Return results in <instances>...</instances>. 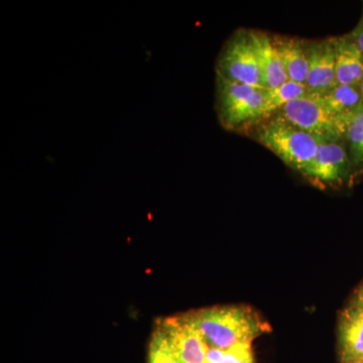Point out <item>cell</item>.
I'll return each mask as SVG.
<instances>
[{"label":"cell","instance_id":"8992f818","mask_svg":"<svg viewBox=\"0 0 363 363\" xmlns=\"http://www.w3.org/2000/svg\"><path fill=\"white\" fill-rule=\"evenodd\" d=\"M155 332L182 363H205L207 346L185 315L159 320Z\"/></svg>","mask_w":363,"mask_h":363},{"label":"cell","instance_id":"2e32d148","mask_svg":"<svg viewBox=\"0 0 363 363\" xmlns=\"http://www.w3.org/2000/svg\"><path fill=\"white\" fill-rule=\"evenodd\" d=\"M149 363H182L164 339L154 332L150 343Z\"/></svg>","mask_w":363,"mask_h":363},{"label":"cell","instance_id":"ba28073f","mask_svg":"<svg viewBox=\"0 0 363 363\" xmlns=\"http://www.w3.org/2000/svg\"><path fill=\"white\" fill-rule=\"evenodd\" d=\"M337 84L335 38L310 42L306 87L311 95H321Z\"/></svg>","mask_w":363,"mask_h":363},{"label":"cell","instance_id":"7c38bea8","mask_svg":"<svg viewBox=\"0 0 363 363\" xmlns=\"http://www.w3.org/2000/svg\"><path fill=\"white\" fill-rule=\"evenodd\" d=\"M340 344L346 363L363 359V309L357 306L344 312L340 324Z\"/></svg>","mask_w":363,"mask_h":363},{"label":"cell","instance_id":"ffe728a7","mask_svg":"<svg viewBox=\"0 0 363 363\" xmlns=\"http://www.w3.org/2000/svg\"><path fill=\"white\" fill-rule=\"evenodd\" d=\"M348 363H363V359L354 360V362H350Z\"/></svg>","mask_w":363,"mask_h":363},{"label":"cell","instance_id":"8fae6325","mask_svg":"<svg viewBox=\"0 0 363 363\" xmlns=\"http://www.w3.org/2000/svg\"><path fill=\"white\" fill-rule=\"evenodd\" d=\"M336 77L340 85H360L363 81V54L350 35L335 38Z\"/></svg>","mask_w":363,"mask_h":363},{"label":"cell","instance_id":"5bb4252c","mask_svg":"<svg viewBox=\"0 0 363 363\" xmlns=\"http://www.w3.org/2000/svg\"><path fill=\"white\" fill-rule=\"evenodd\" d=\"M311 93L305 84L290 80L279 87L266 89V109H264L266 121L274 116L286 104L295 100L309 97Z\"/></svg>","mask_w":363,"mask_h":363},{"label":"cell","instance_id":"9a60e30c","mask_svg":"<svg viewBox=\"0 0 363 363\" xmlns=\"http://www.w3.org/2000/svg\"><path fill=\"white\" fill-rule=\"evenodd\" d=\"M345 142L348 143L351 164L363 167V108L347 117Z\"/></svg>","mask_w":363,"mask_h":363},{"label":"cell","instance_id":"30bf717a","mask_svg":"<svg viewBox=\"0 0 363 363\" xmlns=\"http://www.w3.org/2000/svg\"><path fill=\"white\" fill-rule=\"evenodd\" d=\"M272 40L289 80L305 84L309 69L310 42L286 35H274Z\"/></svg>","mask_w":363,"mask_h":363},{"label":"cell","instance_id":"e0dca14e","mask_svg":"<svg viewBox=\"0 0 363 363\" xmlns=\"http://www.w3.org/2000/svg\"><path fill=\"white\" fill-rule=\"evenodd\" d=\"M217 363H255L252 344H240L228 350L222 351Z\"/></svg>","mask_w":363,"mask_h":363},{"label":"cell","instance_id":"52a82bcc","mask_svg":"<svg viewBox=\"0 0 363 363\" xmlns=\"http://www.w3.org/2000/svg\"><path fill=\"white\" fill-rule=\"evenodd\" d=\"M351 166L344 140H319L316 156L302 174L320 184L340 183L350 173Z\"/></svg>","mask_w":363,"mask_h":363},{"label":"cell","instance_id":"3957f363","mask_svg":"<svg viewBox=\"0 0 363 363\" xmlns=\"http://www.w3.org/2000/svg\"><path fill=\"white\" fill-rule=\"evenodd\" d=\"M266 88L216 78V111L228 130H240L266 119Z\"/></svg>","mask_w":363,"mask_h":363},{"label":"cell","instance_id":"9c48e42d","mask_svg":"<svg viewBox=\"0 0 363 363\" xmlns=\"http://www.w3.org/2000/svg\"><path fill=\"white\" fill-rule=\"evenodd\" d=\"M252 33L259 58L262 86L266 89H272L283 85L289 79L272 35L255 30H252Z\"/></svg>","mask_w":363,"mask_h":363},{"label":"cell","instance_id":"277c9868","mask_svg":"<svg viewBox=\"0 0 363 363\" xmlns=\"http://www.w3.org/2000/svg\"><path fill=\"white\" fill-rule=\"evenodd\" d=\"M318 140H344L348 116L332 113L323 104L310 95L286 104L276 114Z\"/></svg>","mask_w":363,"mask_h":363},{"label":"cell","instance_id":"7a4b0ae2","mask_svg":"<svg viewBox=\"0 0 363 363\" xmlns=\"http://www.w3.org/2000/svg\"><path fill=\"white\" fill-rule=\"evenodd\" d=\"M255 140L301 174L314 160L319 145L315 136L276 116L260 124Z\"/></svg>","mask_w":363,"mask_h":363},{"label":"cell","instance_id":"6da1fadb","mask_svg":"<svg viewBox=\"0 0 363 363\" xmlns=\"http://www.w3.org/2000/svg\"><path fill=\"white\" fill-rule=\"evenodd\" d=\"M207 347L228 350L240 344H252L267 327L250 308L222 306L185 314Z\"/></svg>","mask_w":363,"mask_h":363},{"label":"cell","instance_id":"44dd1931","mask_svg":"<svg viewBox=\"0 0 363 363\" xmlns=\"http://www.w3.org/2000/svg\"><path fill=\"white\" fill-rule=\"evenodd\" d=\"M360 89H362V96H363V81L362 82V84H360Z\"/></svg>","mask_w":363,"mask_h":363},{"label":"cell","instance_id":"5b68a950","mask_svg":"<svg viewBox=\"0 0 363 363\" xmlns=\"http://www.w3.org/2000/svg\"><path fill=\"white\" fill-rule=\"evenodd\" d=\"M217 77L264 88L252 30H238L222 48L216 64Z\"/></svg>","mask_w":363,"mask_h":363},{"label":"cell","instance_id":"ac0fdd59","mask_svg":"<svg viewBox=\"0 0 363 363\" xmlns=\"http://www.w3.org/2000/svg\"><path fill=\"white\" fill-rule=\"evenodd\" d=\"M350 37L354 40L355 44L357 45L363 54V9L360 20L358 21L357 26L353 28L352 32L350 33Z\"/></svg>","mask_w":363,"mask_h":363},{"label":"cell","instance_id":"d6986e66","mask_svg":"<svg viewBox=\"0 0 363 363\" xmlns=\"http://www.w3.org/2000/svg\"><path fill=\"white\" fill-rule=\"evenodd\" d=\"M355 306H357V307L358 308H362V309H363V286L362 290H360L359 295H358L357 302V304H355Z\"/></svg>","mask_w":363,"mask_h":363},{"label":"cell","instance_id":"4fadbf2b","mask_svg":"<svg viewBox=\"0 0 363 363\" xmlns=\"http://www.w3.org/2000/svg\"><path fill=\"white\" fill-rule=\"evenodd\" d=\"M332 113L350 116L363 108V96L360 85L337 84L328 92L312 95Z\"/></svg>","mask_w":363,"mask_h":363}]
</instances>
